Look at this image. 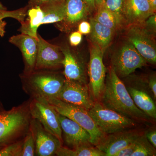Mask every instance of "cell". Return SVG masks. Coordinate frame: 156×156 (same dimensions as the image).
Wrapping results in <instances>:
<instances>
[{
    "label": "cell",
    "instance_id": "1",
    "mask_svg": "<svg viewBox=\"0 0 156 156\" xmlns=\"http://www.w3.org/2000/svg\"><path fill=\"white\" fill-rule=\"evenodd\" d=\"M100 100L106 107L133 119L146 121L151 119L136 106L126 85L112 67L105 77Z\"/></svg>",
    "mask_w": 156,
    "mask_h": 156
},
{
    "label": "cell",
    "instance_id": "2",
    "mask_svg": "<svg viewBox=\"0 0 156 156\" xmlns=\"http://www.w3.org/2000/svg\"><path fill=\"white\" fill-rule=\"evenodd\" d=\"M30 100L0 113V144L5 146L23 139L32 119Z\"/></svg>",
    "mask_w": 156,
    "mask_h": 156
},
{
    "label": "cell",
    "instance_id": "3",
    "mask_svg": "<svg viewBox=\"0 0 156 156\" xmlns=\"http://www.w3.org/2000/svg\"><path fill=\"white\" fill-rule=\"evenodd\" d=\"M21 79L23 89L31 98L46 100L57 97L66 80L64 75L48 70H34Z\"/></svg>",
    "mask_w": 156,
    "mask_h": 156
},
{
    "label": "cell",
    "instance_id": "4",
    "mask_svg": "<svg viewBox=\"0 0 156 156\" xmlns=\"http://www.w3.org/2000/svg\"><path fill=\"white\" fill-rule=\"evenodd\" d=\"M47 101L58 114L69 118L88 131L91 136V143L93 145L96 146L105 136L87 109L58 98H51Z\"/></svg>",
    "mask_w": 156,
    "mask_h": 156
},
{
    "label": "cell",
    "instance_id": "5",
    "mask_svg": "<svg viewBox=\"0 0 156 156\" xmlns=\"http://www.w3.org/2000/svg\"><path fill=\"white\" fill-rule=\"evenodd\" d=\"M89 112L104 134H108L129 130L136 126L135 120L95 101Z\"/></svg>",
    "mask_w": 156,
    "mask_h": 156
},
{
    "label": "cell",
    "instance_id": "6",
    "mask_svg": "<svg viewBox=\"0 0 156 156\" xmlns=\"http://www.w3.org/2000/svg\"><path fill=\"white\" fill-rule=\"evenodd\" d=\"M29 108L32 119L37 120L47 131L63 143L58 113L48 101L41 98H30Z\"/></svg>",
    "mask_w": 156,
    "mask_h": 156
},
{
    "label": "cell",
    "instance_id": "7",
    "mask_svg": "<svg viewBox=\"0 0 156 156\" xmlns=\"http://www.w3.org/2000/svg\"><path fill=\"white\" fill-rule=\"evenodd\" d=\"M112 62V67L117 75L122 77L128 76L147 63L144 58L129 42L124 44L114 54Z\"/></svg>",
    "mask_w": 156,
    "mask_h": 156
},
{
    "label": "cell",
    "instance_id": "8",
    "mask_svg": "<svg viewBox=\"0 0 156 156\" xmlns=\"http://www.w3.org/2000/svg\"><path fill=\"white\" fill-rule=\"evenodd\" d=\"M103 53L100 47L93 43L90 50L88 74L89 89L94 100H100L105 87L106 69L103 63Z\"/></svg>",
    "mask_w": 156,
    "mask_h": 156
},
{
    "label": "cell",
    "instance_id": "9",
    "mask_svg": "<svg viewBox=\"0 0 156 156\" xmlns=\"http://www.w3.org/2000/svg\"><path fill=\"white\" fill-rule=\"evenodd\" d=\"M56 98L88 110L92 108L95 102L87 84L66 79Z\"/></svg>",
    "mask_w": 156,
    "mask_h": 156
},
{
    "label": "cell",
    "instance_id": "10",
    "mask_svg": "<svg viewBox=\"0 0 156 156\" xmlns=\"http://www.w3.org/2000/svg\"><path fill=\"white\" fill-rule=\"evenodd\" d=\"M63 53L60 47L52 44L38 35L37 52L34 70H53L62 66Z\"/></svg>",
    "mask_w": 156,
    "mask_h": 156
},
{
    "label": "cell",
    "instance_id": "11",
    "mask_svg": "<svg viewBox=\"0 0 156 156\" xmlns=\"http://www.w3.org/2000/svg\"><path fill=\"white\" fill-rule=\"evenodd\" d=\"M30 129L32 132L36 147V156H52L62 146V143L46 130L35 119H32Z\"/></svg>",
    "mask_w": 156,
    "mask_h": 156
},
{
    "label": "cell",
    "instance_id": "12",
    "mask_svg": "<svg viewBox=\"0 0 156 156\" xmlns=\"http://www.w3.org/2000/svg\"><path fill=\"white\" fill-rule=\"evenodd\" d=\"M126 86L136 106L151 119H155V99L147 83L141 80H136Z\"/></svg>",
    "mask_w": 156,
    "mask_h": 156
},
{
    "label": "cell",
    "instance_id": "13",
    "mask_svg": "<svg viewBox=\"0 0 156 156\" xmlns=\"http://www.w3.org/2000/svg\"><path fill=\"white\" fill-rule=\"evenodd\" d=\"M58 117L62 132L63 142L64 141L69 147V148H75L81 145L91 143V136L84 128L64 115L58 114Z\"/></svg>",
    "mask_w": 156,
    "mask_h": 156
},
{
    "label": "cell",
    "instance_id": "14",
    "mask_svg": "<svg viewBox=\"0 0 156 156\" xmlns=\"http://www.w3.org/2000/svg\"><path fill=\"white\" fill-rule=\"evenodd\" d=\"M127 37L128 42L134 46L147 62L155 64V44L147 30L134 27L128 32Z\"/></svg>",
    "mask_w": 156,
    "mask_h": 156
},
{
    "label": "cell",
    "instance_id": "15",
    "mask_svg": "<svg viewBox=\"0 0 156 156\" xmlns=\"http://www.w3.org/2000/svg\"><path fill=\"white\" fill-rule=\"evenodd\" d=\"M63 53V75L66 79L87 84L86 64L83 58L67 47H60Z\"/></svg>",
    "mask_w": 156,
    "mask_h": 156
},
{
    "label": "cell",
    "instance_id": "16",
    "mask_svg": "<svg viewBox=\"0 0 156 156\" xmlns=\"http://www.w3.org/2000/svg\"><path fill=\"white\" fill-rule=\"evenodd\" d=\"M139 135L137 132L130 129L105 134L96 147L104 152L106 156H115L118 152L135 140Z\"/></svg>",
    "mask_w": 156,
    "mask_h": 156
},
{
    "label": "cell",
    "instance_id": "17",
    "mask_svg": "<svg viewBox=\"0 0 156 156\" xmlns=\"http://www.w3.org/2000/svg\"><path fill=\"white\" fill-rule=\"evenodd\" d=\"M9 42L17 46L22 53L25 65L23 74H29L34 72L37 52L38 39L21 34L11 37Z\"/></svg>",
    "mask_w": 156,
    "mask_h": 156
},
{
    "label": "cell",
    "instance_id": "18",
    "mask_svg": "<svg viewBox=\"0 0 156 156\" xmlns=\"http://www.w3.org/2000/svg\"><path fill=\"white\" fill-rule=\"evenodd\" d=\"M124 5L126 17L132 23L144 22L155 11L148 0H129Z\"/></svg>",
    "mask_w": 156,
    "mask_h": 156
},
{
    "label": "cell",
    "instance_id": "19",
    "mask_svg": "<svg viewBox=\"0 0 156 156\" xmlns=\"http://www.w3.org/2000/svg\"><path fill=\"white\" fill-rule=\"evenodd\" d=\"M39 6L44 13L41 25L61 22L64 20L66 17L64 0H54Z\"/></svg>",
    "mask_w": 156,
    "mask_h": 156
},
{
    "label": "cell",
    "instance_id": "20",
    "mask_svg": "<svg viewBox=\"0 0 156 156\" xmlns=\"http://www.w3.org/2000/svg\"><path fill=\"white\" fill-rule=\"evenodd\" d=\"M90 37L94 44L100 47L104 53L111 42L114 31L102 25L94 18L90 20Z\"/></svg>",
    "mask_w": 156,
    "mask_h": 156
},
{
    "label": "cell",
    "instance_id": "21",
    "mask_svg": "<svg viewBox=\"0 0 156 156\" xmlns=\"http://www.w3.org/2000/svg\"><path fill=\"white\" fill-rule=\"evenodd\" d=\"M66 17L64 21L73 25L80 21L87 15L89 9L84 0H64Z\"/></svg>",
    "mask_w": 156,
    "mask_h": 156
},
{
    "label": "cell",
    "instance_id": "22",
    "mask_svg": "<svg viewBox=\"0 0 156 156\" xmlns=\"http://www.w3.org/2000/svg\"><path fill=\"white\" fill-rule=\"evenodd\" d=\"M27 15L28 16L27 21L21 23L22 25L20 28L21 34L28 35L38 39L37 31L39 27L41 25L44 17L43 11L40 6H34L28 10Z\"/></svg>",
    "mask_w": 156,
    "mask_h": 156
},
{
    "label": "cell",
    "instance_id": "23",
    "mask_svg": "<svg viewBox=\"0 0 156 156\" xmlns=\"http://www.w3.org/2000/svg\"><path fill=\"white\" fill-rule=\"evenodd\" d=\"M91 143L74 149L62 146L56 152L58 156H106L105 154Z\"/></svg>",
    "mask_w": 156,
    "mask_h": 156
},
{
    "label": "cell",
    "instance_id": "24",
    "mask_svg": "<svg viewBox=\"0 0 156 156\" xmlns=\"http://www.w3.org/2000/svg\"><path fill=\"white\" fill-rule=\"evenodd\" d=\"M94 19L113 31L119 25L113 14L106 8L104 2L98 6L97 13Z\"/></svg>",
    "mask_w": 156,
    "mask_h": 156
},
{
    "label": "cell",
    "instance_id": "25",
    "mask_svg": "<svg viewBox=\"0 0 156 156\" xmlns=\"http://www.w3.org/2000/svg\"><path fill=\"white\" fill-rule=\"evenodd\" d=\"M156 148L147 140L144 134L140 135L136 138V147L131 156H154Z\"/></svg>",
    "mask_w": 156,
    "mask_h": 156
},
{
    "label": "cell",
    "instance_id": "26",
    "mask_svg": "<svg viewBox=\"0 0 156 156\" xmlns=\"http://www.w3.org/2000/svg\"><path fill=\"white\" fill-rule=\"evenodd\" d=\"M104 3L106 8L113 14L118 23L120 24L123 19L124 0H105Z\"/></svg>",
    "mask_w": 156,
    "mask_h": 156
},
{
    "label": "cell",
    "instance_id": "27",
    "mask_svg": "<svg viewBox=\"0 0 156 156\" xmlns=\"http://www.w3.org/2000/svg\"><path fill=\"white\" fill-rule=\"evenodd\" d=\"M36 155V147L34 139L30 128L23 138L21 156Z\"/></svg>",
    "mask_w": 156,
    "mask_h": 156
},
{
    "label": "cell",
    "instance_id": "28",
    "mask_svg": "<svg viewBox=\"0 0 156 156\" xmlns=\"http://www.w3.org/2000/svg\"><path fill=\"white\" fill-rule=\"evenodd\" d=\"M23 139L8 144L0 150V156H21Z\"/></svg>",
    "mask_w": 156,
    "mask_h": 156
},
{
    "label": "cell",
    "instance_id": "29",
    "mask_svg": "<svg viewBox=\"0 0 156 156\" xmlns=\"http://www.w3.org/2000/svg\"><path fill=\"white\" fill-rule=\"evenodd\" d=\"M25 9H20L13 11H8L7 10H0V20L7 17H11L17 20L22 23L25 21L27 15Z\"/></svg>",
    "mask_w": 156,
    "mask_h": 156
},
{
    "label": "cell",
    "instance_id": "30",
    "mask_svg": "<svg viewBox=\"0 0 156 156\" xmlns=\"http://www.w3.org/2000/svg\"><path fill=\"white\" fill-rule=\"evenodd\" d=\"M136 139L118 152L115 156H131L135 149Z\"/></svg>",
    "mask_w": 156,
    "mask_h": 156
},
{
    "label": "cell",
    "instance_id": "31",
    "mask_svg": "<svg viewBox=\"0 0 156 156\" xmlns=\"http://www.w3.org/2000/svg\"><path fill=\"white\" fill-rule=\"evenodd\" d=\"M69 40L70 44L72 46H78L82 41V34L80 32H74L70 35Z\"/></svg>",
    "mask_w": 156,
    "mask_h": 156
},
{
    "label": "cell",
    "instance_id": "32",
    "mask_svg": "<svg viewBox=\"0 0 156 156\" xmlns=\"http://www.w3.org/2000/svg\"><path fill=\"white\" fill-rule=\"evenodd\" d=\"M147 140L154 147L156 148V131L155 129L147 130L144 134Z\"/></svg>",
    "mask_w": 156,
    "mask_h": 156
},
{
    "label": "cell",
    "instance_id": "33",
    "mask_svg": "<svg viewBox=\"0 0 156 156\" xmlns=\"http://www.w3.org/2000/svg\"><path fill=\"white\" fill-rule=\"evenodd\" d=\"M147 85L151 92L153 95L154 98H156V77L155 74L152 75L148 80Z\"/></svg>",
    "mask_w": 156,
    "mask_h": 156
},
{
    "label": "cell",
    "instance_id": "34",
    "mask_svg": "<svg viewBox=\"0 0 156 156\" xmlns=\"http://www.w3.org/2000/svg\"><path fill=\"white\" fill-rule=\"evenodd\" d=\"M91 30V24L87 21H83L79 26V32L82 34H90Z\"/></svg>",
    "mask_w": 156,
    "mask_h": 156
},
{
    "label": "cell",
    "instance_id": "35",
    "mask_svg": "<svg viewBox=\"0 0 156 156\" xmlns=\"http://www.w3.org/2000/svg\"><path fill=\"white\" fill-rule=\"evenodd\" d=\"M156 16L155 14H153L150 16L146 20V24L147 28L152 29L154 31L156 30Z\"/></svg>",
    "mask_w": 156,
    "mask_h": 156
},
{
    "label": "cell",
    "instance_id": "36",
    "mask_svg": "<svg viewBox=\"0 0 156 156\" xmlns=\"http://www.w3.org/2000/svg\"><path fill=\"white\" fill-rule=\"evenodd\" d=\"M0 20V37H3L5 33V27L6 23L5 21Z\"/></svg>",
    "mask_w": 156,
    "mask_h": 156
},
{
    "label": "cell",
    "instance_id": "37",
    "mask_svg": "<svg viewBox=\"0 0 156 156\" xmlns=\"http://www.w3.org/2000/svg\"><path fill=\"white\" fill-rule=\"evenodd\" d=\"M54 0H30L32 5L34 6H41V5Z\"/></svg>",
    "mask_w": 156,
    "mask_h": 156
},
{
    "label": "cell",
    "instance_id": "38",
    "mask_svg": "<svg viewBox=\"0 0 156 156\" xmlns=\"http://www.w3.org/2000/svg\"><path fill=\"white\" fill-rule=\"evenodd\" d=\"M88 6V9L92 11L95 8V0H84Z\"/></svg>",
    "mask_w": 156,
    "mask_h": 156
},
{
    "label": "cell",
    "instance_id": "39",
    "mask_svg": "<svg viewBox=\"0 0 156 156\" xmlns=\"http://www.w3.org/2000/svg\"><path fill=\"white\" fill-rule=\"evenodd\" d=\"M154 10L155 11L156 9V0H148Z\"/></svg>",
    "mask_w": 156,
    "mask_h": 156
},
{
    "label": "cell",
    "instance_id": "40",
    "mask_svg": "<svg viewBox=\"0 0 156 156\" xmlns=\"http://www.w3.org/2000/svg\"><path fill=\"white\" fill-rule=\"evenodd\" d=\"M5 110V109L4 106H3V104H2V101H1V100H0V113Z\"/></svg>",
    "mask_w": 156,
    "mask_h": 156
},
{
    "label": "cell",
    "instance_id": "41",
    "mask_svg": "<svg viewBox=\"0 0 156 156\" xmlns=\"http://www.w3.org/2000/svg\"><path fill=\"white\" fill-rule=\"evenodd\" d=\"M104 1L105 0H95V4L98 6L104 2Z\"/></svg>",
    "mask_w": 156,
    "mask_h": 156
},
{
    "label": "cell",
    "instance_id": "42",
    "mask_svg": "<svg viewBox=\"0 0 156 156\" xmlns=\"http://www.w3.org/2000/svg\"><path fill=\"white\" fill-rule=\"evenodd\" d=\"M0 10H7V8L3 5L1 2H0Z\"/></svg>",
    "mask_w": 156,
    "mask_h": 156
},
{
    "label": "cell",
    "instance_id": "43",
    "mask_svg": "<svg viewBox=\"0 0 156 156\" xmlns=\"http://www.w3.org/2000/svg\"><path fill=\"white\" fill-rule=\"evenodd\" d=\"M4 147H5V146L2 145V144H0V150H1L2 148Z\"/></svg>",
    "mask_w": 156,
    "mask_h": 156
},
{
    "label": "cell",
    "instance_id": "44",
    "mask_svg": "<svg viewBox=\"0 0 156 156\" xmlns=\"http://www.w3.org/2000/svg\"><path fill=\"white\" fill-rule=\"evenodd\" d=\"M128 1H129V0H124V4H125V3L127 2Z\"/></svg>",
    "mask_w": 156,
    "mask_h": 156
}]
</instances>
